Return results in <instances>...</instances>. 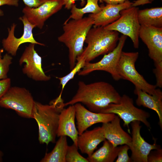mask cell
Here are the masks:
<instances>
[{"mask_svg": "<svg viewBox=\"0 0 162 162\" xmlns=\"http://www.w3.org/2000/svg\"><path fill=\"white\" fill-rule=\"evenodd\" d=\"M121 98L119 93L109 83L100 81L86 84L80 81L76 94L70 100L64 103V105L82 103L90 111L100 113L110 104H119Z\"/></svg>", "mask_w": 162, "mask_h": 162, "instance_id": "cell-1", "label": "cell"}, {"mask_svg": "<svg viewBox=\"0 0 162 162\" xmlns=\"http://www.w3.org/2000/svg\"><path fill=\"white\" fill-rule=\"evenodd\" d=\"M62 96L59 95L49 104L35 102L32 118L38 127V140L40 144L47 145L55 143L60 113L65 107Z\"/></svg>", "mask_w": 162, "mask_h": 162, "instance_id": "cell-2", "label": "cell"}, {"mask_svg": "<svg viewBox=\"0 0 162 162\" xmlns=\"http://www.w3.org/2000/svg\"><path fill=\"white\" fill-rule=\"evenodd\" d=\"M94 23L93 19L88 16L78 20L72 19L64 24L63 33L58 39L68 49L70 70L75 67L77 57L83 51L86 36Z\"/></svg>", "mask_w": 162, "mask_h": 162, "instance_id": "cell-3", "label": "cell"}, {"mask_svg": "<svg viewBox=\"0 0 162 162\" xmlns=\"http://www.w3.org/2000/svg\"><path fill=\"white\" fill-rule=\"evenodd\" d=\"M119 33L107 30L104 27H94L88 31L85 43L87 46L77 58H83L86 62H90L100 56L107 54L116 46Z\"/></svg>", "mask_w": 162, "mask_h": 162, "instance_id": "cell-4", "label": "cell"}, {"mask_svg": "<svg viewBox=\"0 0 162 162\" xmlns=\"http://www.w3.org/2000/svg\"><path fill=\"white\" fill-rule=\"evenodd\" d=\"M35 102L26 88L10 87L0 99V106L13 110L22 117L32 118Z\"/></svg>", "mask_w": 162, "mask_h": 162, "instance_id": "cell-5", "label": "cell"}, {"mask_svg": "<svg viewBox=\"0 0 162 162\" xmlns=\"http://www.w3.org/2000/svg\"><path fill=\"white\" fill-rule=\"evenodd\" d=\"M100 113L116 115L123 120V126L128 128V131L130 134L129 124L135 121L141 122L149 129L151 128L148 121L150 116L149 113L136 107L134 105L133 99L126 94L121 96L119 104H110Z\"/></svg>", "mask_w": 162, "mask_h": 162, "instance_id": "cell-6", "label": "cell"}, {"mask_svg": "<svg viewBox=\"0 0 162 162\" xmlns=\"http://www.w3.org/2000/svg\"><path fill=\"white\" fill-rule=\"evenodd\" d=\"M139 55L138 52L122 51L117 66V72L121 79L128 80L132 82L135 87L153 94L156 86L148 83L136 68L135 63Z\"/></svg>", "mask_w": 162, "mask_h": 162, "instance_id": "cell-7", "label": "cell"}, {"mask_svg": "<svg viewBox=\"0 0 162 162\" xmlns=\"http://www.w3.org/2000/svg\"><path fill=\"white\" fill-rule=\"evenodd\" d=\"M127 38L126 36L121 35L116 46L112 51L104 55L98 62H86L83 68L78 73V75L84 76L95 71L101 70L109 73L115 80L121 79L117 71V66Z\"/></svg>", "mask_w": 162, "mask_h": 162, "instance_id": "cell-8", "label": "cell"}, {"mask_svg": "<svg viewBox=\"0 0 162 162\" xmlns=\"http://www.w3.org/2000/svg\"><path fill=\"white\" fill-rule=\"evenodd\" d=\"M139 8L135 6L123 10L120 16L113 22L104 27L107 30L115 31L129 37L134 48L139 47V33L141 25L138 21L137 13Z\"/></svg>", "mask_w": 162, "mask_h": 162, "instance_id": "cell-9", "label": "cell"}, {"mask_svg": "<svg viewBox=\"0 0 162 162\" xmlns=\"http://www.w3.org/2000/svg\"><path fill=\"white\" fill-rule=\"evenodd\" d=\"M23 25V33L20 38H16L14 35V31L16 24L13 23L10 28H8V34L5 38L2 41L4 50L7 53L15 56L19 46L22 44L29 43L44 46V44L36 41L34 38L32 32L33 29L36 27L35 25L31 23L26 18L23 16L19 18Z\"/></svg>", "mask_w": 162, "mask_h": 162, "instance_id": "cell-10", "label": "cell"}, {"mask_svg": "<svg viewBox=\"0 0 162 162\" xmlns=\"http://www.w3.org/2000/svg\"><path fill=\"white\" fill-rule=\"evenodd\" d=\"M35 44L30 43L26 47L19 59V64L25 63L22 72L28 77L36 81H48L51 77L46 75L43 70L42 58L35 50Z\"/></svg>", "mask_w": 162, "mask_h": 162, "instance_id": "cell-11", "label": "cell"}, {"mask_svg": "<svg viewBox=\"0 0 162 162\" xmlns=\"http://www.w3.org/2000/svg\"><path fill=\"white\" fill-rule=\"evenodd\" d=\"M140 122L135 121L130 123L132 129L131 141L129 146L131 151V158L133 162H147V156L152 150L161 148L158 145L155 139L153 138L154 143H148L141 136Z\"/></svg>", "mask_w": 162, "mask_h": 162, "instance_id": "cell-12", "label": "cell"}, {"mask_svg": "<svg viewBox=\"0 0 162 162\" xmlns=\"http://www.w3.org/2000/svg\"><path fill=\"white\" fill-rule=\"evenodd\" d=\"M64 6V0H47L35 8L26 6L22 12L28 21L40 29L49 17L61 10Z\"/></svg>", "mask_w": 162, "mask_h": 162, "instance_id": "cell-13", "label": "cell"}, {"mask_svg": "<svg viewBox=\"0 0 162 162\" xmlns=\"http://www.w3.org/2000/svg\"><path fill=\"white\" fill-rule=\"evenodd\" d=\"M139 38L147 46L154 64L162 62V28L141 25Z\"/></svg>", "mask_w": 162, "mask_h": 162, "instance_id": "cell-14", "label": "cell"}, {"mask_svg": "<svg viewBox=\"0 0 162 162\" xmlns=\"http://www.w3.org/2000/svg\"><path fill=\"white\" fill-rule=\"evenodd\" d=\"M74 105L79 135L82 134L88 128L94 124L111 121L116 115L112 113L92 112L87 109L80 103H76Z\"/></svg>", "mask_w": 162, "mask_h": 162, "instance_id": "cell-15", "label": "cell"}, {"mask_svg": "<svg viewBox=\"0 0 162 162\" xmlns=\"http://www.w3.org/2000/svg\"><path fill=\"white\" fill-rule=\"evenodd\" d=\"M133 3L129 0L117 4H106L100 6L101 10L95 14H90L89 16L94 20V27H104L114 22L120 16L122 10L132 6Z\"/></svg>", "mask_w": 162, "mask_h": 162, "instance_id": "cell-16", "label": "cell"}, {"mask_svg": "<svg viewBox=\"0 0 162 162\" xmlns=\"http://www.w3.org/2000/svg\"><path fill=\"white\" fill-rule=\"evenodd\" d=\"M106 139L115 147L126 144L128 146L131 141V137L122 128L120 118L116 115L111 121L103 123L101 126Z\"/></svg>", "mask_w": 162, "mask_h": 162, "instance_id": "cell-17", "label": "cell"}, {"mask_svg": "<svg viewBox=\"0 0 162 162\" xmlns=\"http://www.w3.org/2000/svg\"><path fill=\"white\" fill-rule=\"evenodd\" d=\"M75 109L74 105H69L61 111L58 122L57 136H68L77 146L79 136L75 124Z\"/></svg>", "mask_w": 162, "mask_h": 162, "instance_id": "cell-18", "label": "cell"}, {"mask_svg": "<svg viewBox=\"0 0 162 162\" xmlns=\"http://www.w3.org/2000/svg\"><path fill=\"white\" fill-rule=\"evenodd\" d=\"M134 94L137 96L136 104L138 106H142L154 111L159 118V124L162 129V92L156 88L154 93L150 94L136 87Z\"/></svg>", "mask_w": 162, "mask_h": 162, "instance_id": "cell-19", "label": "cell"}, {"mask_svg": "<svg viewBox=\"0 0 162 162\" xmlns=\"http://www.w3.org/2000/svg\"><path fill=\"white\" fill-rule=\"evenodd\" d=\"M105 139L101 127H97L91 130H86L79 135L77 146L82 153L90 156L98 145Z\"/></svg>", "mask_w": 162, "mask_h": 162, "instance_id": "cell-20", "label": "cell"}, {"mask_svg": "<svg viewBox=\"0 0 162 162\" xmlns=\"http://www.w3.org/2000/svg\"><path fill=\"white\" fill-rule=\"evenodd\" d=\"M101 147L88 156V162H113L117 157L119 147H115L109 141L105 139Z\"/></svg>", "mask_w": 162, "mask_h": 162, "instance_id": "cell-21", "label": "cell"}, {"mask_svg": "<svg viewBox=\"0 0 162 162\" xmlns=\"http://www.w3.org/2000/svg\"><path fill=\"white\" fill-rule=\"evenodd\" d=\"M137 16L140 25L162 28V7L139 10Z\"/></svg>", "mask_w": 162, "mask_h": 162, "instance_id": "cell-22", "label": "cell"}, {"mask_svg": "<svg viewBox=\"0 0 162 162\" xmlns=\"http://www.w3.org/2000/svg\"><path fill=\"white\" fill-rule=\"evenodd\" d=\"M68 146L67 136L59 137L52 150L49 153H46L40 162H66Z\"/></svg>", "mask_w": 162, "mask_h": 162, "instance_id": "cell-23", "label": "cell"}, {"mask_svg": "<svg viewBox=\"0 0 162 162\" xmlns=\"http://www.w3.org/2000/svg\"><path fill=\"white\" fill-rule=\"evenodd\" d=\"M99 0H87L86 5L82 8H78L76 4L72 5L70 9L71 15L64 23L70 19L78 20L82 18L83 15L87 13L95 14L99 13L101 8L98 4Z\"/></svg>", "mask_w": 162, "mask_h": 162, "instance_id": "cell-24", "label": "cell"}, {"mask_svg": "<svg viewBox=\"0 0 162 162\" xmlns=\"http://www.w3.org/2000/svg\"><path fill=\"white\" fill-rule=\"evenodd\" d=\"M86 63V61L83 58H77L75 67L68 74L63 77H56L59 80L60 84L62 86L61 91L59 95H62V92L66 85L83 68Z\"/></svg>", "mask_w": 162, "mask_h": 162, "instance_id": "cell-25", "label": "cell"}, {"mask_svg": "<svg viewBox=\"0 0 162 162\" xmlns=\"http://www.w3.org/2000/svg\"><path fill=\"white\" fill-rule=\"evenodd\" d=\"M78 148L74 143L68 146L65 156L66 162H88L86 158L78 152Z\"/></svg>", "mask_w": 162, "mask_h": 162, "instance_id": "cell-26", "label": "cell"}, {"mask_svg": "<svg viewBox=\"0 0 162 162\" xmlns=\"http://www.w3.org/2000/svg\"><path fill=\"white\" fill-rule=\"evenodd\" d=\"M12 58L10 54L7 53L0 60V80L8 78L7 74L12 63Z\"/></svg>", "mask_w": 162, "mask_h": 162, "instance_id": "cell-27", "label": "cell"}, {"mask_svg": "<svg viewBox=\"0 0 162 162\" xmlns=\"http://www.w3.org/2000/svg\"><path fill=\"white\" fill-rule=\"evenodd\" d=\"M130 149L129 146L127 145L124 144L119 147L118 153V158L116 162H131V159L128 154V150Z\"/></svg>", "mask_w": 162, "mask_h": 162, "instance_id": "cell-28", "label": "cell"}, {"mask_svg": "<svg viewBox=\"0 0 162 162\" xmlns=\"http://www.w3.org/2000/svg\"><path fill=\"white\" fill-rule=\"evenodd\" d=\"M162 162V149L160 148L151 150L147 156V162Z\"/></svg>", "mask_w": 162, "mask_h": 162, "instance_id": "cell-29", "label": "cell"}, {"mask_svg": "<svg viewBox=\"0 0 162 162\" xmlns=\"http://www.w3.org/2000/svg\"><path fill=\"white\" fill-rule=\"evenodd\" d=\"M155 68L153 72L156 79V87L161 88L162 87V62L154 64Z\"/></svg>", "mask_w": 162, "mask_h": 162, "instance_id": "cell-30", "label": "cell"}, {"mask_svg": "<svg viewBox=\"0 0 162 162\" xmlns=\"http://www.w3.org/2000/svg\"><path fill=\"white\" fill-rule=\"evenodd\" d=\"M11 80L7 78L0 80V100L11 87Z\"/></svg>", "mask_w": 162, "mask_h": 162, "instance_id": "cell-31", "label": "cell"}, {"mask_svg": "<svg viewBox=\"0 0 162 162\" xmlns=\"http://www.w3.org/2000/svg\"><path fill=\"white\" fill-rule=\"evenodd\" d=\"M19 4V0H0V7L4 5L18 7ZM4 15L3 11L0 8V16Z\"/></svg>", "mask_w": 162, "mask_h": 162, "instance_id": "cell-32", "label": "cell"}, {"mask_svg": "<svg viewBox=\"0 0 162 162\" xmlns=\"http://www.w3.org/2000/svg\"><path fill=\"white\" fill-rule=\"evenodd\" d=\"M26 6L35 8L41 5L47 0H22Z\"/></svg>", "mask_w": 162, "mask_h": 162, "instance_id": "cell-33", "label": "cell"}, {"mask_svg": "<svg viewBox=\"0 0 162 162\" xmlns=\"http://www.w3.org/2000/svg\"><path fill=\"white\" fill-rule=\"evenodd\" d=\"M78 0H64V6L65 8L68 9H70L73 5L74 4L75 1ZM81 1L80 4L82 7L84 6L86 2L85 0H80Z\"/></svg>", "mask_w": 162, "mask_h": 162, "instance_id": "cell-34", "label": "cell"}, {"mask_svg": "<svg viewBox=\"0 0 162 162\" xmlns=\"http://www.w3.org/2000/svg\"><path fill=\"white\" fill-rule=\"evenodd\" d=\"M154 0H139L135 1L133 3L132 6H136V5L144 4L146 3H151Z\"/></svg>", "mask_w": 162, "mask_h": 162, "instance_id": "cell-35", "label": "cell"}, {"mask_svg": "<svg viewBox=\"0 0 162 162\" xmlns=\"http://www.w3.org/2000/svg\"><path fill=\"white\" fill-rule=\"evenodd\" d=\"M100 2H105L107 4H118L116 0H99Z\"/></svg>", "mask_w": 162, "mask_h": 162, "instance_id": "cell-36", "label": "cell"}, {"mask_svg": "<svg viewBox=\"0 0 162 162\" xmlns=\"http://www.w3.org/2000/svg\"><path fill=\"white\" fill-rule=\"evenodd\" d=\"M117 4L123 3L125 1L129 0H116Z\"/></svg>", "mask_w": 162, "mask_h": 162, "instance_id": "cell-37", "label": "cell"}, {"mask_svg": "<svg viewBox=\"0 0 162 162\" xmlns=\"http://www.w3.org/2000/svg\"><path fill=\"white\" fill-rule=\"evenodd\" d=\"M3 155V153L0 150V162L2 160V157Z\"/></svg>", "mask_w": 162, "mask_h": 162, "instance_id": "cell-38", "label": "cell"}, {"mask_svg": "<svg viewBox=\"0 0 162 162\" xmlns=\"http://www.w3.org/2000/svg\"><path fill=\"white\" fill-rule=\"evenodd\" d=\"M3 51H4L3 49H0V60L2 58V54L3 52Z\"/></svg>", "mask_w": 162, "mask_h": 162, "instance_id": "cell-39", "label": "cell"}]
</instances>
